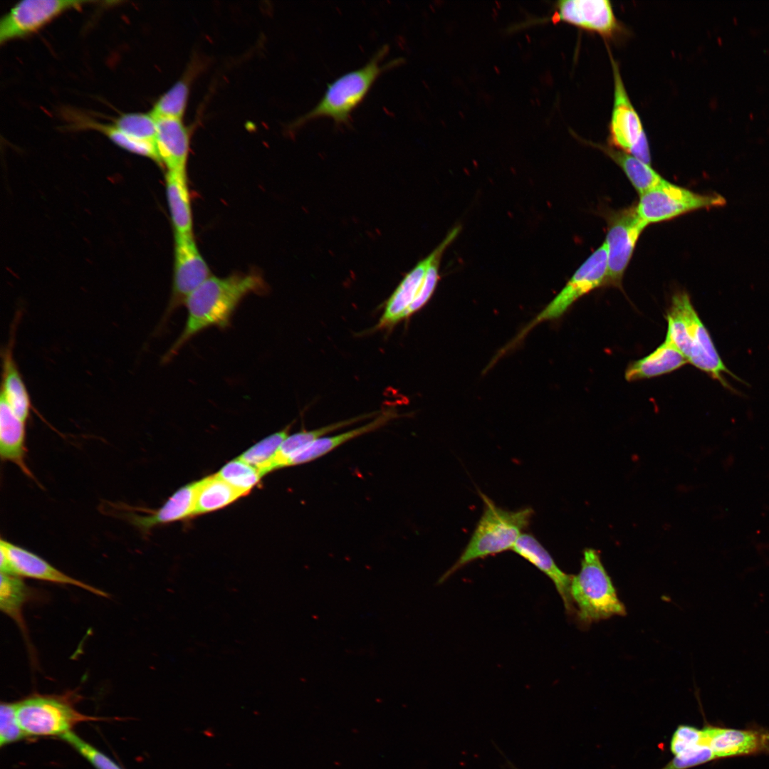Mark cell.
Returning <instances> with one entry per match:
<instances>
[{
  "instance_id": "74e56055",
  "label": "cell",
  "mask_w": 769,
  "mask_h": 769,
  "mask_svg": "<svg viewBox=\"0 0 769 769\" xmlns=\"http://www.w3.org/2000/svg\"><path fill=\"white\" fill-rule=\"evenodd\" d=\"M706 744L703 729L679 725L674 732L670 741V750L674 755L700 744Z\"/></svg>"
},
{
  "instance_id": "9c48e42d",
  "label": "cell",
  "mask_w": 769,
  "mask_h": 769,
  "mask_svg": "<svg viewBox=\"0 0 769 769\" xmlns=\"http://www.w3.org/2000/svg\"><path fill=\"white\" fill-rule=\"evenodd\" d=\"M551 21L563 22L582 30L612 38L620 31L612 5L607 0H561L556 1L553 13L545 17L531 18L513 29Z\"/></svg>"
},
{
  "instance_id": "9a60e30c",
  "label": "cell",
  "mask_w": 769,
  "mask_h": 769,
  "mask_svg": "<svg viewBox=\"0 0 769 769\" xmlns=\"http://www.w3.org/2000/svg\"><path fill=\"white\" fill-rule=\"evenodd\" d=\"M705 743L716 758L769 752V731L765 729H733L707 726L703 728Z\"/></svg>"
},
{
  "instance_id": "3957f363",
  "label": "cell",
  "mask_w": 769,
  "mask_h": 769,
  "mask_svg": "<svg viewBox=\"0 0 769 769\" xmlns=\"http://www.w3.org/2000/svg\"><path fill=\"white\" fill-rule=\"evenodd\" d=\"M388 46L381 47L362 67L350 71L329 84L319 102L308 113L295 120L297 128L321 117L332 119L337 125H347L353 110L363 101L377 79L389 69L399 66L396 58L383 63Z\"/></svg>"
},
{
  "instance_id": "8992f818",
  "label": "cell",
  "mask_w": 769,
  "mask_h": 769,
  "mask_svg": "<svg viewBox=\"0 0 769 769\" xmlns=\"http://www.w3.org/2000/svg\"><path fill=\"white\" fill-rule=\"evenodd\" d=\"M16 717L26 736H59L77 724L99 718L80 713L68 696L36 694L16 702Z\"/></svg>"
},
{
  "instance_id": "7c38bea8",
  "label": "cell",
  "mask_w": 769,
  "mask_h": 769,
  "mask_svg": "<svg viewBox=\"0 0 769 769\" xmlns=\"http://www.w3.org/2000/svg\"><path fill=\"white\" fill-rule=\"evenodd\" d=\"M211 276L209 266L199 251L193 234L174 235V266L172 295L159 327L173 311L184 304L188 296Z\"/></svg>"
},
{
  "instance_id": "8d00e7d4",
  "label": "cell",
  "mask_w": 769,
  "mask_h": 769,
  "mask_svg": "<svg viewBox=\"0 0 769 769\" xmlns=\"http://www.w3.org/2000/svg\"><path fill=\"white\" fill-rule=\"evenodd\" d=\"M716 759V757L706 744H700L691 748L681 753L674 755L667 764L661 769H689Z\"/></svg>"
},
{
  "instance_id": "484cf974",
  "label": "cell",
  "mask_w": 769,
  "mask_h": 769,
  "mask_svg": "<svg viewBox=\"0 0 769 769\" xmlns=\"http://www.w3.org/2000/svg\"><path fill=\"white\" fill-rule=\"evenodd\" d=\"M36 592L26 585L21 577L1 572L0 609L12 619L27 639V628L23 617V608Z\"/></svg>"
},
{
  "instance_id": "4dcf8cb0",
  "label": "cell",
  "mask_w": 769,
  "mask_h": 769,
  "mask_svg": "<svg viewBox=\"0 0 769 769\" xmlns=\"http://www.w3.org/2000/svg\"><path fill=\"white\" fill-rule=\"evenodd\" d=\"M83 125L101 132L115 144L130 152L151 158L159 162L155 142L133 138L124 133L115 125L88 120Z\"/></svg>"
},
{
  "instance_id": "2e32d148",
  "label": "cell",
  "mask_w": 769,
  "mask_h": 769,
  "mask_svg": "<svg viewBox=\"0 0 769 769\" xmlns=\"http://www.w3.org/2000/svg\"><path fill=\"white\" fill-rule=\"evenodd\" d=\"M198 481L187 484L177 490L159 508L147 511V515L137 514L126 505L116 506L122 510V517L143 533L152 528L187 518L194 515Z\"/></svg>"
},
{
  "instance_id": "ac0fdd59",
  "label": "cell",
  "mask_w": 769,
  "mask_h": 769,
  "mask_svg": "<svg viewBox=\"0 0 769 769\" xmlns=\"http://www.w3.org/2000/svg\"><path fill=\"white\" fill-rule=\"evenodd\" d=\"M512 550L547 575L559 593L565 612L570 615L576 614L570 595L572 575L565 573L557 565L553 557L540 542L533 535L523 533Z\"/></svg>"
},
{
  "instance_id": "e0dca14e",
  "label": "cell",
  "mask_w": 769,
  "mask_h": 769,
  "mask_svg": "<svg viewBox=\"0 0 769 769\" xmlns=\"http://www.w3.org/2000/svg\"><path fill=\"white\" fill-rule=\"evenodd\" d=\"M19 320V313L14 320L9 342L1 350V396L6 399L14 413L26 423L31 412L35 409L14 357V344Z\"/></svg>"
},
{
  "instance_id": "836d02e7",
  "label": "cell",
  "mask_w": 769,
  "mask_h": 769,
  "mask_svg": "<svg viewBox=\"0 0 769 769\" xmlns=\"http://www.w3.org/2000/svg\"><path fill=\"white\" fill-rule=\"evenodd\" d=\"M113 125L133 138L155 142L157 119L150 113H125L117 117Z\"/></svg>"
},
{
  "instance_id": "ba28073f",
  "label": "cell",
  "mask_w": 769,
  "mask_h": 769,
  "mask_svg": "<svg viewBox=\"0 0 769 769\" xmlns=\"http://www.w3.org/2000/svg\"><path fill=\"white\" fill-rule=\"evenodd\" d=\"M725 203V199L719 194L696 193L665 180L639 195L636 209L639 216L649 224L667 221L700 209L723 206Z\"/></svg>"
},
{
  "instance_id": "7402d4cb",
  "label": "cell",
  "mask_w": 769,
  "mask_h": 769,
  "mask_svg": "<svg viewBox=\"0 0 769 769\" xmlns=\"http://www.w3.org/2000/svg\"><path fill=\"white\" fill-rule=\"evenodd\" d=\"M688 363L685 357L666 338L656 350L627 366L624 377L628 382L659 377Z\"/></svg>"
},
{
  "instance_id": "ffe728a7",
  "label": "cell",
  "mask_w": 769,
  "mask_h": 769,
  "mask_svg": "<svg viewBox=\"0 0 769 769\" xmlns=\"http://www.w3.org/2000/svg\"><path fill=\"white\" fill-rule=\"evenodd\" d=\"M434 257L433 251L420 261L401 281L386 303L377 329L392 327L403 319L417 295L427 270Z\"/></svg>"
},
{
  "instance_id": "d6986e66",
  "label": "cell",
  "mask_w": 769,
  "mask_h": 769,
  "mask_svg": "<svg viewBox=\"0 0 769 769\" xmlns=\"http://www.w3.org/2000/svg\"><path fill=\"white\" fill-rule=\"evenodd\" d=\"M159 162L167 171H186L189 148V132L182 119H157L155 140Z\"/></svg>"
},
{
  "instance_id": "5b68a950",
  "label": "cell",
  "mask_w": 769,
  "mask_h": 769,
  "mask_svg": "<svg viewBox=\"0 0 769 769\" xmlns=\"http://www.w3.org/2000/svg\"><path fill=\"white\" fill-rule=\"evenodd\" d=\"M570 595L577 605V618L584 627L627 613L599 552L593 548L583 551L580 570L571 580Z\"/></svg>"
},
{
  "instance_id": "30bf717a",
  "label": "cell",
  "mask_w": 769,
  "mask_h": 769,
  "mask_svg": "<svg viewBox=\"0 0 769 769\" xmlns=\"http://www.w3.org/2000/svg\"><path fill=\"white\" fill-rule=\"evenodd\" d=\"M647 225L639 216L636 206L618 211L609 216L605 241L607 249L605 286H621L638 239Z\"/></svg>"
},
{
  "instance_id": "44dd1931",
  "label": "cell",
  "mask_w": 769,
  "mask_h": 769,
  "mask_svg": "<svg viewBox=\"0 0 769 769\" xmlns=\"http://www.w3.org/2000/svg\"><path fill=\"white\" fill-rule=\"evenodd\" d=\"M26 423L12 411L0 396V456L2 461L16 465L28 477L34 476L26 462Z\"/></svg>"
},
{
  "instance_id": "e575fe53",
  "label": "cell",
  "mask_w": 769,
  "mask_h": 769,
  "mask_svg": "<svg viewBox=\"0 0 769 769\" xmlns=\"http://www.w3.org/2000/svg\"><path fill=\"white\" fill-rule=\"evenodd\" d=\"M61 738L70 744L96 769H122L108 756L82 739L73 731H70Z\"/></svg>"
},
{
  "instance_id": "5bb4252c",
  "label": "cell",
  "mask_w": 769,
  "mask_h": 769,
  "mask_svg": "<svg viewBox=\"0 0 769 769\" xmlns=\"http://www.w3.org/2000/svg\"><path fill=\"white\" fill-rule=\"evenodd\" d=\"M1 572L59 585H73L98 596L109 595L56 568L41 557L3 538L0 540Z\"/></svg>"
},
{
  "instance_id": "4316f807",
  "label": "cell",
  "mask_w": 769,
  "mask_h": 769,
  "mask_svg": "<svg viewBox=\"0 0 769 769\" xmlns=\"http://www.w3.org/2000/svg\"><path fill=\"white\" fill-rule=\"evenodd\" d=\"M618 164L639 195L662 184L665 179L651 166L612 146L596 145Z\"/></svg>"
},
{
  "instance_id": "cb8c5ba5",
  "label": "cell",
  "mask_w": 769,
  "mask_h": 769,
  "mask_svg": "<svg viewBox=\"0 0 769 769\" xmlns=\"http://www.w3.org/2000/svg\"><path fill=\"white\" fill-rule=\"evenodd\" d=\"M166 192L175 233L192 234L193 221L186 171H167Z\"/></svg>"
},
{
  "instance_id": "1f68e13d",
  "label": "cell",
  "mask_w": 769,
  "mask_h": 769,
  "mask_svg": "<svg viewBox=\"0 0 769 769\" xmlns=\"http://www.w3.org/2000/svg\"><path fill=\"white\" fill-rule=\"evenodd\" d=\"M189 85L180 79L155 102L150 113L156 118L182 119L188 100Z\"/></svg>"
},
{
  "instance_id": "f546056e",
  "label": "cell",
  "mask_w": 769,
  "mask_h": 769,
  "mask_svg": "<svg viewBox=\"0 0 769 769\" xmlns=\"http://www.w3.org/2000/svg\"><path fill=\"white\" fill-rule=\"evenodd\" d=\"M291 424L256 443L239 457L257 469L261 474L269 473L270 464L283 440L288 436Z\"/></svg>"
},
{
  "instance_id": "277c9868",
  "label": "cell",
  "mask_w": 769,
  "mask_h": 769,
  "mask_svg": "<svg viewBox=\"0 0 769 769\" xmlns=\"http://www.w3.org/2000/svg\"><path fill=\"white\" fill-rule=\"evenodd\" d=\"M480 495L484 504L483 513L466 548L439 583L473 561L512 550L530 524L534 513L531 508L508 511L497 506L485 494L480 492Z\"/></svg>"
},
{
  "instance_id": "603a6c76",
  "label": "cell",
  "mask_w": 769,
  "mask_h": 769,
  "mask_svg": "<svg viewBox=\"0 0 769 769\" xmlns=\"http://www.w3.org/2000/svg\"><path fill=\"white\" fill-rule=\"evenodd\" d=\"M399 417L393 409L382 412L371 422L347 431L330 436H322L304 447L289 462L288 466L314 461L335 449L351 439L374 431Z\"/></svg>"
},
{
  "instance_id": "83f0119b",
  "label": "cell",
  "mask_w": 769,
  "mask_h": 769,
  "mask_svg": "<svg viewBox=\"0 0 769 769\" xmlns=\"http://www.w3.org/2000/svg\"><path fill=\"white\" fill-rule=\"evenodd\" d=\"M244 496L217 474L204 478L198 481L194 515L224 508Z\"/></svg>"
},
{
  "instance_id": "4fadbf2b",
  "label": "cell",
  "mask_w": 769,
  "mask_h": 769,
  "mask_svg": "<svg viewBox=\"0 0 769 769\" xmlns=\"http://www.w3.org/2000/svg\"><path fill=\"white\" fill-rule=\"evenodd\" d=\"M607 249L604 242L575 271L561 291L538 315L530 327L544 320L561 317L579 298L605 286Z\"/></svg>"
},
{
  "instance_id": "6da1fadb",
  "label": "cell",
  "mask_w": 769,
  "mask_h": 769,
  "mask_svg": "<svg viewBox=\"0 0 769 769\" xmlns=\"http://www.w3.org/2000/svg\"><path fill=\"white\" fill-rule=\"evenodd\" d=\"M266 284L257 273H236L224 278L210 276L185 300L187 318L182 333L162 360H171L193 337L212 326L227 328L242 299L250 293H262Z\"/></svg>"
},
{
  "instance_id": "7a4b0ae2",
  "label": "cell",
  "mask_w": 769,
  "mask_h": 769,
  "mask_svg": "<svg viewBox=\"0 0 769 769\" xmlns=\"http://www.w3.org/2000/svg\"><path fill=\"white\" fill-rule=\"evenodd\" d=\"M666 338L685 357L688 363L718 380L725 388L736 392L725 378L727 374L741 381L726 366L711 335L685 291H678L671 298L666 311Z\"/></svg>"
},
{
  "instance_id": "8fae6325",
  "label": "cell",
  "mask_w": 769,
  "mask_h": 769,
  "mask_svg": "<svg viewBox=\"0 0 769 769\" xmlns=\"http://www.w3.org/2000/svg\"><path fill=\"white\" fill-rule=\"evenodd\" d=\"M90 1L23 0L1 17L0 43L33 33L65 11L79 9Z\"/></svg>"
},
{
  "instance_id": "d590c367",
  "label": "cell",
  "mask_w": 769,
  "mask_h": 769,
  "mask_svg": "<svg viewBox=\"0 0 769 769\" xmlns=\"http://www.w3.org/2000/svg\"><path fill=\"white\" fill-rule=\"evenodd\" d=\"M16 702H2L0 706V746L20 741L26 734L21 728L16 713Z\"/></svg>"
},
{
  "instance_id": "d4e9b609",
  "label": "cell",
  "mask_w": 769,
  "mask_h": 769,
  "mask_svg": "<svg viewBox=\"0 0 769 769\" xmlns=\"http://www.w3.org/2000/svg\"><path fill=\"white\" fill-rule=\"evenodd\" d=\"M377 414V412H374L344 421L333 423L318 429L308 431L303 430L291 435H288L281 443L274 456L269 466V472L277 469L288 466L290 461L295 456H296L304 447L317 439L324 436L330 432L350 426L359 421H363Z\"/></svg>"
},
{
  "instance_id": "52a82bcc",
  "label": "cell",
  "mask_w": 769,
  "mask_h": 769,
  "mask_svg": "<svg viewBox=\"0 0 769 769\" xmlns=\"http://www.w3.org/2000/svg\"><path fill=\"white\" fill-rule=\"evenodd\" d=\"M614 98L610 122V145L650 164L649 142L640 117L633 106L619 66L610 56Z\"/></svg>"
},
{
  "instance_id": "f1b7e54d",
  "label": "cell",
  "mask_w": 769,
  "mask_h": 769,
  "mask_svg": "<svg viewBox=\"0 0 769 769\" xmlns=\"http://www.w3.org/2000/svg\"><path fill=\"white\" fill-rule=\"evenodd\" d=\"M460 230L461 227L459 226L454 227L436 248L433 250V259L427 270L417 295L406 313L405 318L421 309L431 297L439 278V269L441 256L446 248L456 238Z\"/></svg>"
},
{
  "instance_id": "d6a6232c",
  "label": "cell",
  "mask_w": 769,
  "mask_h": 769,
  "mask_svg": "<svg viewBox=\"0 0 769 769\" xmlns=\"http://www.w3.org/2000/svg\"><path fill=\"white\" fill-rule=\"evenodd\" d=\"M217 475L245 496L263 476L257 469L239 458L224 465Z\"/></svg>"
}]
</instances>
